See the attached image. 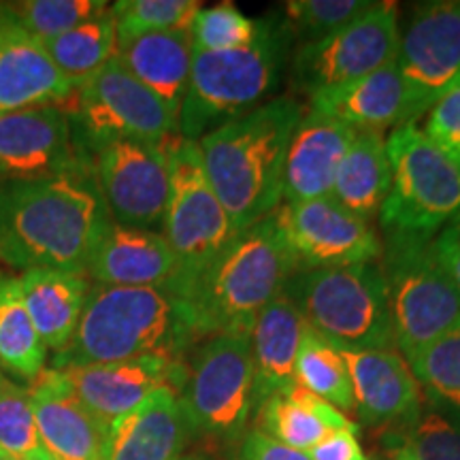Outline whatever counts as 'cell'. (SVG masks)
Wrapping results in <instances>:
<instances>
[{"label":"cell","mask_w":460,"mask_h":460,"mask_svg":"<svg viewBox=\"0 0 460 460\" xmlns=\"http://www.w3.org/2000/svg\"><path fill=\"white\" fill-rule=\"evenodd\" d=\"M394 65L405 90V122L416 124L460 79V0L420 4L399 32Z\"/></svg>","instance_id":"obj_13"},{"label":"cell","mask_w":460,"mask_h":460,"mask_svg":"<svg viewBox=\"0 0 460 460\" xmlns=\"http://www.w3.org/2000/svg\"><path fill=\"white\" fill-rule=\"evenodd\" d=\"M48 348L22 296L20 278L0 273V367L31 384L45 369Z\"/></svg>","instance_id":"obj_30"},{"label":"cell","mask_w":460,"mask_h":460,"mask_svg":"<svg viewBox=\"0 0 460 460\" xmlns=\"http://www.w3.org/2000/svg\"><path fill=\"white\" fill-rule=\"evenodd\" d=\"M66 102H71V109L65 111L82 149L107 141L164 146L180 137V118L115 58L79 85Z\"/></svg>","instance_id":"obj_11"},{"label":"cell","mask_w":460,"mask_h":460,"mask_svg":"<svg viewBox=\"0 0 460 460\" xmlns=\"http://www.w3.org/2000/svg\"><path fill=\"white\" fill-rule=\"evenodd\" d=\"M192 51L190 31H163L119 41L115 60L180 118Z\"/></svg>","instance_id":"obj_25"},{"label":"cell","mask_w":460,"mask_h":460,"mask_svg":"<svg viewBox=\"0 0 460 460\" xmlns=\"http://www.w3.org/2000/svg\"><path fill=\"white\" fill-rule=\"evenodd\" d=\"M396 460H416V458H413L411 454L407 452V450H401V452H399V456H396Z\"/></svg>","instance_id":"obj_46"},{"label":"cell","mask_w":460,"mask_h":460,"mask_svg":"<svg viewBox=\"0 0 460 460\" xmlns=\"http://www.w3.org/2000/svg\"><path fill=\"white\" fill-rule=\"evenodd\" d=\"M41 447L34 420L31 390L26 384L3 377L0 382V454L26 460Z\"/></svg>","instance_id":"obj_37"},{"label":"cell","mask_w":460,"mask_h":460,"mask_svg":"<svg viewBox=\"0 0 460 460\" xmlns=\"http://www.w3.org/2000/svg\"><path fill=\"white\" fill-rule=\"evenodd\" d=\"M430 247H433L437 262L441 264V269L460 292V217L446 224L430 241Z\"/></svg>","instance_id":"obj_43"},{"label":"cell","mask_w":460,"mask_h":460,"mask_svg":"<svg viewBox=\"0 0 460 460\" xmlns=\"http://www.w3.org/2000/svg\"><path fill=\"white\" fill-rule=\"evenodd\" d=\"M0 4L17 26L41 43L109 9L102 0H20Z\"/></svg>","instance_id":"obj_34"},{"label":"cell","mask_w":460,"mask_h":460,"mask_svg":"<svg viewBox=\"0 0 460 460\" xmlns=\"http://www.w3.org/2000/svg\"><path fill=\"white\" fill-rule=\"evenodd\" d=\"M88 164L62 105L0 115V183L41 181Z\"/></svg>","instance_id":"obj_16"},{"label":"cell","mask_w":460,"mask_h":460,"mask_svg":"<svg viewBox=\"0 0 460 460\" xmlns=\"http://www.w3.org/2000/svg\"><path fill=\"white\" fill-rule=\"evenodd\" d=\"M309 107L329 113L358 132H382L405 122V90L394 60L358 82L315 96Z\"/></svg>","instance_id":"obj_27"},{"label":"cell","mask_w":460,"mask_h":460,"mask_svg":"<svg viewBox=\"0 0 460 460\" xmlns=\"http://www.w3.org/2000/svg\"><path fill=\"white\" fill-rule=\"evenodd\" d=\"M258 32H261V20H250L233 3H220L209 9L203 7L190 28L194 49L203 51L245 48L256 41Z\"/></svg>","instance_id":"obj_38"},{"label":"cell","mask_w":460,"mask_h":460,"mask_svg":"<svg viewBox=\"0 0 460 460\" xmlns=\"http://www.w3.org/2000/svg\"><path fill=\"white\" fill-rule=\"evenodd\" d=\"M43 48L62 77L77 90L115 58L118 34L111 11H102L68 32L43 41Z\"/></svg>","instance_id":"obj_31"},{"label":"cell","mask_w":460,"mask_h":460,"mask_svg":"<svg viewBox=\"0 0 460 460\" xmlns=\"http://www.w3.org/2000/svg\"><path fill=\"white\" fill-rule=\"evenodd\" d=\"M234 460H309L305 452L292 450L273 441L271 437L261 433L258 429H252L239 441V450L234 454Z\"/></svg>","instance_id":"obj_41"},{"label":"cell","mask_w":460,"mask_h":460,"mask_svg":"<svg viewBox=\"0 0 460 460\" xmlns=\"http://www.w3.org/2000/svg\"><path fill=\"white\" fill-rule=\"evenodd\" d=\"M399 435L402 437L401 450H407L416 460H460L458 420L429 410Z\"/></svg>","instance_id":"obj_39"},{"label":"cell","mask_w":460,"mask_h":460,"mask_svg":"<svg viewBox=\"0 0 460 460\" xmlns=\"http://www.w3.org/2000/svg\"><path fill=\"white\" fill-rule=\"evenodd\" d=\"M192 437L180 394L158 388L111 424L105 460H177Z\"/></svg>","instance_id":"obj_23"},{"label":"cell","mask_w":460,"mask_h":460,"mask_svg":"<svg viewBox=\"0 0 460 460\" xmlns=\"http://www.w3.org/2000/svg\"><path fill=\"white\" fill-rule=\"evenodd\" d=\"M73 92L43 43L17 26L0 4V115L65 105Z\"/></svg>","instance_id":"obj_22"},{"label":"cell","mask_w":460,"mask_h":460,"mask_svg":"<svg viewBox=\"0 0 460 460\" xmlns=\"http://www.w3.org/2000/svg\"><path fill=\"white\" fill-rule=\"evenodd\" d=\"M109 222L90 164L51 180L0 183V258L11 267L85 275Z\"/></svg>","instance_id":"obj_1"},{"label":"cell","mask_w":460,"mask_h":460,"mask_svg":"<svg viewBox=\"0 0 460 460\" xmlns=\"http://www.w3.org/2000/svg\"><path fill=\"white\" fill-rule=\"evenodd\" d=\"M22 296L45 348L58 354L66 348L90 292L88 275L54 271V269H31L20 278Z\"/></svg>","instance_id":"obj_26"},{"label":"cell","mask_w":460,"mask_h":460,"mask_svg":"<svg viewBox=\"0 0 460 460\" xmlns=\"http://www.w3.org/2000/svg\"><path fill=\"white\" fill-rule=\"evenodd\" d=\"M356 132L329 113L305 109L288 146L281 200L301 203L331 197L339 164Z\"/></svg>","instance_id":"obj_21"},{"label":"cell","mask_w":460,"mask_h":460,"mask_svg":"<svg viewBox=\"0 0 460 460\" xmlns=\"http://www.w3.org/2000/svg\"><path fill=\"white\" fill-rule=\"evenodd\" d=\"M273 220L284 234L296 271L352 267L382 256L373 224L339 207L331 197L279 203Z\"/></svg>","instance_id":"obj_15"},{"label":"cell","mask_w":460,"mask_h":460,"mask_svg":"<svg viewBox=\"0 0 460 460\" xmlns=\"http://www.w3.org/2000/svg\"><path fill=\"white\" fill-rule=\"evenodd\" d=\"M430 241L386 234L382 247L394 349L407 365L460 320V292L437 262Z\"/></svg>","instance_id":"obj_8"},{"label":"cell","mask_w":460,"mask_h":460,"mask_svg":"<svg viewBox=\"0 0 460 460\" xmlns=\"http://www.w3.org/2000/svg\"><path fill=\"white\" fill-rule=\"evenodd\" d=\"M430 410L460 422V320L410 362Z\"/></svg>","instance_id":"obj_32"},{"label":"cell","mask_w":460,"mask_h":460,"mask_svg":"<svg viewBox=\"0 0 460 460\" xmlns=\"http://www.w3.org/2000/svg\"><path fill=\"white\" fill-rule=\"evenodd\" d=\"M3 377H4V373H3V367H0V382H3Z\"/></svg>","instance_id":"obj_48"},{"label":"cell","mask_w":460,"mask_h":460,"mask_svg":"<svg viewBox=\"0 0 460 460\" xmlns=\"http://www.w3.org/2000/svg\"><path fill=\"white\" fill-rule=\"evenodd\" d=\"M85 275L101 286H175L181 290L180 262H177L163 233L122 226L113 220L107 224L99 241H96Z\"/></svg>","instance_id":"obj_19"},{"label":"cell","mask_w":460,"mask_h":460,"mask_svg":"<svg viewBox=\"0 0 460 460\" xmlns=\"http://www.w3.org/2000/svg\"><path fill=\"white\" fill-rule=\"evenodd\" d=\"M303 111L295 96H278L197 141L207 180L237 233L279 207L288 146Z\"/></svg>","instance_id":"obj_3"},{"label":"cell","mask_w":460,"mask_h":460,"mask_svg":"<svg viewBox=\"0 0 460 460\" xmlns=\"http://www.w3.org/2000/svg\"><path fill=\"white\" fill-rule=\"evenodd\" d=\"M290 39L288 24L261 20L256 41L245 48L194 49L180 109L181 139H203L207 132L264 105L279 84Z\"/></svg>","instance_id":"obj_5"},{"label":"cell","mask_w":460,"mask_h":460,"mask_svg":"<svg viewBox=\"0 0 460 460\" xmlns=\"http://www.w3.org/2000/svg\"><path fill=\"white\" fill-rule=\"evenodd\" d=\"M256 429L278 444L307 454L335 430L358 429L331 402L292 384L286 393L275 394L254 413Z\"/></svg>","instance_id":"obj_28"},{"label":"cell","mask_w":460,"mask_h":460,"mask_svg":"<svg viewBox=\"0 0 460 460\" xmlns=\"http://www.w3.org/2000/svg\"><path fill=\"white\" fill-rule=\"evenodd\" d=\"M295 382L331 402L339 411H354V390L345 360L335 345L305 329L295 367Z\"/></svg>","instance_id":"obj_33"},{"label":"cell","mask_w":460,"mask_h":460,"mask_svg":"<svg viewBox=\"0 0 460 460\" xmlns=\"http://www.w3.org/2000/svg\"><path fill=\"white\" fill-rule=\"evenodd\" d=\"M424 135L460 166V79L429 109Z\"/></svg>","instance_id":"obj_40"},{"label":"cell","mask_w":460,"mask_h":460,"mask_svg":"<svg viewBox=\"0 0 460 460\" xmlns=\"http://www.w3.org/2000/svg\"><path fill=\"white\" fill-rule=\"evenodd\" d=\"M309 460H371L360 447L358 429L335 430L307 452Z\"/></svg>","instance_id":"obj_42"},{"label":"cell","mask_w":460,"mask_h":460,"mask_svg":"<svg viewBox=\"0 0 460 460\" xmlns=\"http://www.w3.org/2000/svg\"><path fill=\"white\" fill-rule=\"evenodd\" d=\"M399 45L396 4L379 3L341 31L305 43L292 58V88L307 96L331 94L394 60Z\"/></svg>","instance_id":"obj_12"},{"label":"cell","mask_w":460,"mask_h":460,"mask_svg":"<svg viewBox=\"0 0 460 460\" xmlns=\"http://www.w3.org/2000/svg\"><path fill=\"white\" fill-rule=\"evenodd\" d=\"M169 158V200L163 217V237L181 269V290L190 288L207 267L237 237L230 216L211 188L197 141L166 143Z\"/></svg>","instance_id":"obj_10"},{"label":"cell","mask_w":460,"mask_h":460,"mask_svg":"<svg viewBox=\"0 0 460 460\" xmlns=\"http://www.w3.org/2000/svg\"><path fill=\"white\" fill-rule=\"evenodd\" d=\"M376 4L377 0H290L286 3V24L301 45L314 43L349 26Z\"/></svg>","instance_id":"obj_36"},{"label":"cell","mask_w":460,"mask_h":460,"mask_svg":"<svg viewBox=\"0 0 460 460\" xmlns=\"http://www.w3.org/2000/svg\"><path fill=\"white\" fill-rule=\"evenodd\" d=\"M26 460H56V458L51 456V454L41 446V447H39V450H34Z\"/></svg>","instance_id":"obj_44"},{"label":"cell","mask_w":460,"mask_h":460,"mask_svg":"<svg viewBox=\"0 0 460 460\" xmlns=\"http://www.w3.org/2000/svg\"><path fill=\"white\" fill-rule=\"evenodd\" d=\"M84 152L115 224L143 230L163 226L171 186L166 143L107 141Z\"/></svg>","instance_id":"obj_14"},{"label":"cell","mask_w":460,"mask_h":460,"mask_svg":"<svg viewBox=\"0 0 460 460\" xmlns=\"http://www.w3.org/2000/svg\"><path fill=\"white\" fill-rule=\"evenodd\" d=\"M177 460H209V458L200 456V454H183V456H180Z\"/></svg>","instance_id":"obj_45"},{"label":"cell","mask_w":460,"mask_h":460,"mask_svg":"<svg viewBox=\"0 0 460 460\" xmlns=\"http://www.w3.org/2000/svg\"><path fill=\"white\" fill-rule=\"evenodd\" d=\"M252 332L207 337L190 354L180 390L181 410L194 435L241 441L254 418Z\"/></svg>","instance_id":"obj_9"},{"label":"cell","mask_w":460,"mask_h":460,"mask_svg":"<svg viewBox=\"0 0 460 460\" xmlns=\"http://www.w3.org/2000/svg\"><path fill=\"white\" fill-rule=\"evenodd\" d=\"M41 446L56 460H105L109 427L71 393L60 371L43 369L28 384Z\"/></svg>","instance_id":"obj_20"},{"label":"cell","mask_w":460,"mask_h":460,"mask_svg":"<svg viewBox=\"0 0 460 460\" xmlns=\"http://www.w3.org/2000/svg\"><path fill=\"white\" fill-rule=\"evenodd\" d=\"M284 296L295 303L309 329L337 349H394L382 264L296 271Z\"/></svg>","instance_id":"obj_6"},{"label":"cell","mask_w":460,"mask_h":460,"mask_svg":"<svg viewBox=\"0 0 460 460\" xmlns=\"http://www.w3.org/2000/svg\"><path fill=\"white\" fill-rule=\"evenodd\" d=\"M56 371H60L71 393L111 429L113 422L141 405L154 390L172 388L180 394L186 379V360L141 356Z\"/></svg>","instance_id":"obj_17"},{"label":"cell","mask_w":460,"mask_h":460,"mask_svg":"<svg viewBox=\"0 0 460 460\" xmlns=\"http://www.w3.org/2000/svg\"><path fill=\"white\" fill-rule=\"evenodd\" d=\"M205 341L197 309L180 288L92 284L77 331L51 369L119 362L141 356L183 360Z\"/></svg>","instance_id":"obj_2"},{"label":"cell","mask_w":460,"mask_h":460,"mask_svg":"<svg viewBox=\"0 0 460 460\" xmlns=\"http://www.w3.org/2000/svg\"><path fill=\"white\" fill-rule=\"evenodd\" d=\"M393 183L386 139L382 132H356L339 164L331 199L345 211L373 224L382 214Z\"/></svg>","instance_id":"obj_29"},{"label":"cell","mask_w":460,"mask_h":460,"mask_svg":"<svg viewBox=\"0 0 460 460\" xmlns=\"http://www.w3.org/2000/svg\"><path fill=\"white\" fill-rule=\"evenodd\" d=\"M0 460H15V458H9V456H3V454H0Z\"/></svg>","instance_id":"obj_47"},{"label":"cell","mask_w":460,"mask_h":460,"mask_svg":"<svg viewBox=\"0 0 460 460\" xmlns=\"http://www.w3.org/2000/svg\"><path fill=\"white\" fill-rule=\"evenodd\" d=\"M292 273L295 261L273 214L241 230L190 288L205 339L252 332L262 309L284 295Z\"/></svg>","instance_id":"obj_4"},{"label":"cell","mask_w":460,"mask_h":460,"mask_svg":"<svg viewBox=\"0 0 460 460\" xmlns=\"http://www.w3.org/2000/svg\"><path fill=\"white\" fill-rule=\"evenodd\" d=\"M393 183L379 222L386 234L433 239L460 217V166L418 124H402L386 139Z\"/></svg>","instance_id":"obj_7"},{"label":"cell","mask_w":460,"mask_h":460,"mask_svg":"<svg viewBox=\"0 0 460 460\" xmlns=\"http://www.w3.org/2000/svg\"><path fill=\"white\" fill-rule=\"evenodd\" d=\"M349 371L354 411L365 427L402 433L422 416V390L396 349H339Z\"/></svg>","instance_id":"obj_18"},{"label":"cell","mask_w":460,"mask_h":460,"mask_svg":"<svg viewBox=\"0 0 460 460\" xmlns=\"http://www.w3.org/2000/svg\"><path fill=\"white\" fill-rule=\"evenodd\" d=\"M307 322L284 295L262 309L252 326L254 360V413L275 394L286 393L295 382L298 349Z\"/></svg>","instance_id":"obj_24"},{"label":"cell","mask_w":460,"mask_h":460,"mask_svg":"<svg viewBox=\"0 0 460 460\" xmlns=\"http://www.w3.org/2000/svg\"><path fill=\"white\" fill-rule=\"evenodd\" d=\"M200 9L197 0H119L109 7L118 43L147 32L190 31Z\"/></svg>","instance_id":"obj_35"}]
</instances>
